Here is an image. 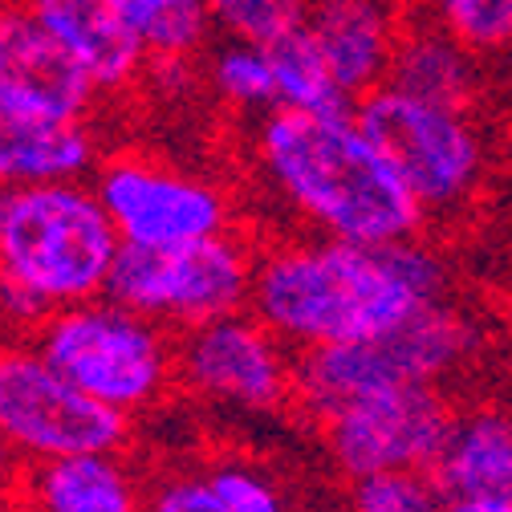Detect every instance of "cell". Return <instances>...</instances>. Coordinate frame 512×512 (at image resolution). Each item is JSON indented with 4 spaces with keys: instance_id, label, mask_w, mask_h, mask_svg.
Segmentation results:
<instances>
[{
    "instance_id": "f1b7e54d",
    "label": "cell",
    "mask_w": 512,
    "mask_h": 512,
    "mask_svg": "<svg viewBox=\"0 0 512 512\" xmlns=\"http://www.w3.org/2000/svg\"><path fill=\"white\" fill-rule=\"evenodd\" d=\"M0 512H25V508H17V504H9V508H0Z\"/></svg>"
},
{
    "instance_id": "8992f818",
    "label": "cell",
    "mask_w": 512,
    "mask_h": 512,
    "mask_svg": "<svg viewBox=\"0 0 512 512\" xmlns=\"http://www.w3.org/2000/svg\"><path fill=\"white\" fill-rule=\"evenodd\" d=\"M256 256L228 232L175 244V248H131L122 244L110 277V297L135 309L163 330H196L220 317L244 313L252 301Z\"/></svg>"
},
{
    "instance_id": "277c9868",
    "label": "cell",
    "mask_w": 512,
    "mask_h": 512,
    "mask_svg": "<svg viewBox=\"0 0 512 512\" xmlns=\"http://www.w3.org/2000/svg\"><path fill=\"white\" fill-rule=\"evenodd\" d=\"M476 350V326L447 305H423L374 338L334 342L297 354V403L322 423L330 411L399 387H439Z\"/></svg>"
},
{
    "instance_id": "4fadbf2b",
    "label": "cell",
    "mask_w": 512,
    "mask_h": 512,
    "mask_svg": "<svg viewBox=\"0 0 512 512\" xmlns=\"http://www.w3.org/2000/svg\"><path fill=\"white\" fill-rule=\"evenodd\" d=\"M0 90L70 118H82L94 98L90 78L41 29L25 0H0Z\"/></svg>"
},
{
    "instance_id": "7402d4cb",
    "label": "cell",
    "mask_w": 512,
    "mask_h": 512,
    "mask_svg": "<svg viewBox=\"0 0 512 512\" xmlns=\"http://www.w3.org/2000/svg\"><path fill=\"white\" fill-rule=\"evenodd\" d=\"M419 9L476 53L512 45V0H419Z\"/></svg>"
},
{
    "instance_id": "7a4b0ae2",
    "label": "cell",
    "mask_w": 512,
    "mask_h": 512,
    "mask_svg": "<svg viewBox=\"0 0 512 512\" xmlns=\"http://www.w3.org/2000/svg\"><path fill=\"white\" fill-rule=\"evenodd\" d=\"M252 151L273 196L317 236L395 244L423 224L419 200L370 143L358 114L269 110L256 122Z\"/></svg>"
},
{
    "instance_id": "9c48e42d",
    "label": "cell",
    "mask_w": 512,
    "mask_h": 512,
    "mask_svg": "<svg viewBox=\"0 0 512 512\" xmlns=\"http://www.w3.org/2000/svg\"><path fill=\"white\" fill-rule=\"evenodd\" d=\"M175 382L212 407L244 415H273L297 403V362L252 309L179 334Z\"/></svg>"
},
{
    "instance_id": "5b68a950",
    "label": "cell",
    "mask_w": 512,
    "mask_h": 512,
    "mask_svg": "<svg viewBox=\"0 0 512 512\" xmlns=\"http://www.w3.org/2000/svg\"><path fill=\"white\" fill-rule=\"evenodd\" d=\"M33 342L74 387L126 419L155 407L175 382V342L167 330L110 293L57 309L37 326Z\"/></svg>"
},
{
    "instance_id": "f546056e",
    "label": "cell",
    "mask_w": 512,
    "mask_h": 512,
    "mask_svg": "<svg viewBox=\"0 0 512 512\" xmlns=\"http://www.w3.org/2000/svg\"><path fill=\"white\" fill-rule=\"evenodd\" d=\"M508 317H512V297H508Z\"/></svg>"
},
{
    "instance_id": "3957f363",
    "label": "cell",
    "mask_w": 512,
    "mask_h": 512,
    "mask_svg": "<svg viewBox=\"0 0 512 512\" xmlns=\"http://www.w3.org/2000/svg\"><path fill=\"white\" fill-rule=\"evenodd\" d=\"M122 240L82 179L0 187V313L41 326L57 309L106 297Z\"/></svg>"
},
{
    "instance_id": "6da1fadb",
    "label": "cell",
    "mask_w": 512,
    "mask_h": 512,
    "mask_svg": "<svg viewBox=\"0 0 512 512\" xmlns=\"http://www.w3.org/2000/svg\"><path fill=\"white\" fill-rule=\"evenodd\" d=\"M447 265L419 236L354 244L334 236L285 240L256 256L248 309L289 346L317 350L374 338L443 301Z\"/></svg>"
},
{
    "instance_id": "ba28073f",
    "label": "cell",
    "mask_w": 512,
    "mask_h": 512,
    "mask_svg": "<svg viewBox=\"0 0 512 512\" xmlns=\"http://www.w3.org/2000/svg\"><path fill=\"white\" fill-rule=\"evenodd\" d=\"M0 435L25 464L122 452L131 419L90 399L37 342H0Z\"/></svg>"
},
{
    "instance_id": "d6986e66",
    "label": "cell",
    "mask_w": 512,
    "mask_h": 512,
    "mask_svg": "<svg viewBox=\"0 0 512 512\" xmlns=\"http://www.w3.org/2000/svg\"><path fill=\"white\" fill-rule=\"evenodd\" d=\"M110 5L155 61H187L216 29L208 0H110Z\"/></svg>"
},
{
    "instance_id": "7c38bea8",
    "label": "cell",
    "mask_w": 512,
    "mask_h": 512,
    "mask_svg": "<svg viewBox=\"0 0 512 512\" xmlns=\"http://www.w3.org/2000/svg\"><path fill=\"white\" fill-rule=\"evenodd\" d=\"M407 21V0H313L301 33L317 49L338 90L358 106L366 94L387 86Z\"/></svg>"
},
{
    "instance_id": "e0dca14e",
    "label": "cell",
    "mask_w": 512,
    "mask_h": 512,
    "mask_svg": "<svg viewBox=\"0 0 512 512\" xmlns=\"http://www.w3.org/2000/svg\"><path fill=\"white\" fill-rule=\"evenodd\" d=\"M431 480L447 500H512V411L488 403L456 415Z\"/></svg>"
},
{
    "instance_id": "603a6c76",
    "label": "cell",
    "mask_w": 512,
    "mask_h": 512,
    "mask_svg": "<svg viewBox=\"0 0 512 512\" xmlns=\"http://www.w3.org/2000/svg\"><path fill=\"white\" fill-rule=\"evenodd\" d=\"M200 472H204V480H208V488L224 512H289L285 488L261 464H248L240 456H224Z\"/></svg>"
},
{
    "instance_id": "5bb4252c",
    "label": "cell",
    "mask_w": 512,
    "mask_h": 512,
    "mask_svg": "<svg viewBox=\"0 0 512 512\" xmlns=\"http://www.w3.org/2000/svg\"><path fill=\"white\" fill-rule=\"evenodd\" d=\"M94 163V139L82 118L53 114L0 90V187L82 179Z\"/></svg>"
},
{
    "instance_id": "cb8c5ba5",
    "label": "cell",
    "mask_w": 512,
    "mask_h": 512,
    "mask_svg": "<svg viewBox=\"0 0 512 512\" xmlns=\"http://www.w3.org/2000/svg\"><path fill=\"white\" fill-rule=\"evenodd\" d=\"M208 5L216 29H224L228 37L273 45L293 29H301L313 0H208Z\"/></svg>"
},
{
    "instance_id": "30bf717a",
    "label": "cell",
    "mask_w": 512,
    "mask_h": 512,
    "mask_svg": "<svg viewBox=\"0 0 512 512\" xmlns=\"http://www.w3.org/2000/svg\"><path fill=\"white\" fill-rule=\"evenodd\" d=\"M452 419L456 411L439 387H399L330 411L322 435L330 460L354 484L387 472H431Z\"/></svg>"
},
{
    "instance_id": "52a82bcc",
    "label": "cell",
    "mask_w": 512,
    "mask_h": 512,
    "mask_svg": "<svg viewBox=\"0 0 512 512\" xmlns=\"http://www.w3.org/2000/svg\"><path fill=\"white\" fill-rule=\"evenodd\" d=\"M358 126L387 155L423 216L460 212L480 187L484 147L464 110L435 106L395 86H378L358 102Z\"/></svg>"
},
{
    "instance_id": "ffe728a7",
    "label": "cell",
    "mask_w": 512,
    "mask_h": 512,
    "mask_svg": "<svg viewBox=\"0 0 512 512\" xmlns=\"http://www.w3.org/2000/svg\"><path fill=\"white\" fill-rule=\"evenodd\" d=\"M273 74H277V110H301V114H354L358 106L338 90L322 57L309 45L301 29L269 45Z\"/></svg>"
},
{
    "instance_id": "484cf974",
    "label": "cell",
    "mask_w": 512,
    "mask_h": 512,
    "mask_svg": "<svg viewBox=\"0 0 512 512\" xmlns=\"http://www.w3.org/2000/svg\"><path fill=\"white\" fill-rule=\"evenodd\" d=\"M147 512H224L204 472H167L151 484Z\"/></svg>"
},
{
    "instance_id": "44dd1931",
    "label": "cell",
    "mask_w": 512,
    "mask_h": 512,
    "mask_svg": "<svg viewBox=\"0 0 512 512\" xmlns=\"http://www.w3.org/2000/svg\"><path fill=\"white\" fill-rule=\"evenodd\" d=\"M208 74H212V86L224 102H232L240 110H252V114L277 110V74H273L269 45L228 37L216 49Z\"/></svg>"
},
{
    "instance_id": "4316f807",
    "label": "cell",
    "mask_w": 512,
    "mask_h": 512,
    "mask_svg": "<svg viewBox=\"0 0 512 512\" xmlns=\"http://www.w3.org/2000/svg\"><path fill=\"white\" fill-rule=\"evenodd\" d=\"M21 472H25V460L13 452V447L5 443V435H0V508L17 504V488H21Z\"/></svg>"
},
{
    "instance_id": "9a60e30c",
    "label": "cell",
    "mask_w": 512,
    "mask_h": 512,
    "mask_svg": "<svg viewBox=\"0 0 512 512\" xmlns=\"http://www.w3.org/2000/svg\"><path fill=\"white\" fill-rule=\"evenodd\" d=\"M151 488L122 452H78L25 464L17 508L25 512H147Z\"/></svg>"
},
{
    "instance_id": "d4e9b609",
    "label": "cell",
    "mask_w": 512,
    "mask_h": 512,
    "mask_svg": "<svg viewBox=\"0 0 512 512\" xmlns=\"http://www.w3.org/2000/svg\"><path fill=\"white\" fill-rule=\"evenodd\" d=\"M447 496L431 472H387L350 484L346 512H443Z\"/></svg>"
},
{
    "instance_id": "83f0119b",
    "label": "cell",
    "mask_w": 512,
    "mask_h": 512,
    "mask_svg": "<svg viewBox=\"0 0 512 512\" xmlns=\"http://www.w3.org/2000/svg\"><path fill=\"white\" fill-rule=\"evenodd\" d=\"M443 512H512V500H484V496H460L447 500Z\"/></svg>"
},
{
    "instance_id": "2e32d148",
    "label": "cell",
    "mask_w": 512,
    "mask_h": 512,
    "mask_svg": "<svg viewBox=\"0 0 512 512\" xmlns=\"http://www.w3.org/2000/svg\"><path fill=\"white\" fill-rule=\"evenodd\" d=\"M41 29L74 57L94 90H122L139 78L147 53L110 0H25Z\"/></svg>"
},
{
    "instance_id": "8fae6325",
    "label": "cell",
    "mask_w": 512,
    "mask_h": 512,
    "mask_svg": "<svg viewBox=\"0 0 512 512\" xmlns=\"http://www.w3.org/2000/svg\"><path fill=\"white\" fill-rule=\"evenodd\" d=\"M94 191L118 240L131 248L196 244L220 236L228 224V204L220 187L135 155L106 159L94 175Z\"/></svg>"
},
{
    "instance_id": "ac0fdd59",
    "label": "cell",
    "mask_w": 512,
    "mask_h": 512,
    "mask_svg": "<svg viewBox=\"0 0 512 512\" xmlns=\"http://www.w3.org/2000/svg\"><path fill=\"white\" fill-rule=\"evenodd\" d=\"M387 86L468 114L472 102L480 98L476 49H468L460 37H452L431 17H411L399 45H395Z\"/></svg>"
}]
</instances>
